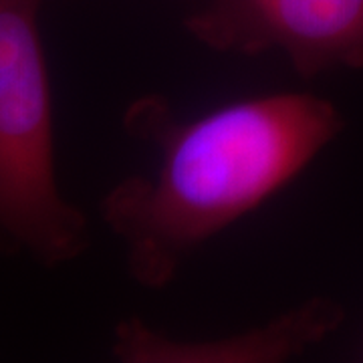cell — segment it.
<instances>
[{
  "label": "cell",
  "mask_w": 363,
  "mask_h": 363,
  "mask_svg": "<svg viewBox=\"0 0 363 363\" xmlns=\"http://www.w3.org/2000/svg\"><path fill=\"white\" fill-rule=\"evenodd\" d=\"M172 113L157 97L131 104L125 125L156 145L160 162L101 202L131 279L152 291L168 286L196 248L286 188L343 130L335 105L298 91L236 99L194 119Z\"/></svg>",
  "instance_id": "cell-1"
},
{
  "label": "cell",
  "mask_w": 363,
  "mask_h": 363,
  "mask_svg": "<svg viewBox=\"0 0 363 363\" xmlns=\"http://www.w3.org/2000/svg\"><path fill=\"white\" fill-rule=\"evenodd\" d=\"M40 4L0 0V236L9 252L59 267L87 248L89 222L57 184Z\"/></svg>",
  "instance_id": "cell-2"
},
{
  "label": "cell",
  "mask_w": 363,
  "mask_h": 363,
  "mask_svg": "<svg viewBox=\"0 0 363 363\" xmlns=\"http://www.w3.org/2000/svg\"><path fill=\"white\" fill-rule=\"evenodd\" d=\"M186 28L212 51H281L303 77L363 67V0H210Z\"/></svg>",
  "instance_id": "cell-3"
},
{
  "label": "cell",
  "mask_w": 363,
  "mask_h": 363,
  "mask_svg": "<svg viewBox=\"0 0 363 363\" xmlns=\"http://www.w3.org/2000/svg\"><path fill=\"white\" fill-rule=\"evenodd\" d=\"M341 321L337 305L313 298L279 319L233 337L174 339L140 319L117 325V359L130 363H271L285 362L329 335Z\"/></svg>",
  "instance_id": "cell-4"
},
{
  "label": "cell",
  "mask_w": 363,
  "mask_h": 363,
  "mask_svg": "<svg viewBox=\"0 0 363 363\" xmlns=\"http://www.w3.org/2000/svg\"><path fill=\"white\" fill-rule=\"evenodd\" d=\"M0 250L9 252V248H6V242H4V238H2V236H0Z\"/></svg>",
  "instance_id": "cell-5"
}]
</instances>
